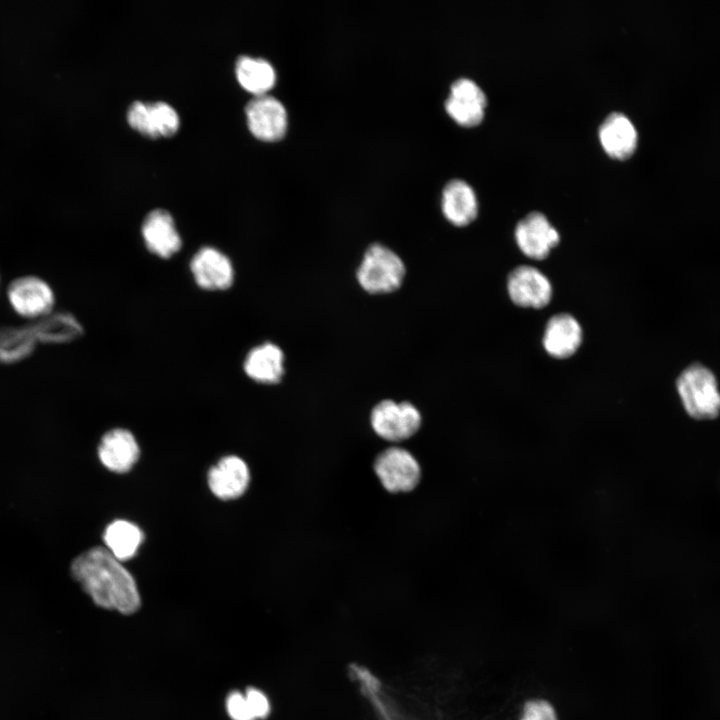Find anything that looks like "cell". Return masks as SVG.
<instances>
[{
  "label": "cell",
  "mask_w": 720,
  "mask_h": 720,
  "mask_svg": "<svg viewBox=\"0 0 720 720\" xmlns=\"http://www.w3.org/2000/svg\"><path fill=\"white\" fill-rule=\"evenodd\" d=\"M71 572L96 605L123 614L139 609L141 600L134 578L106 547L80 554Z\"/></svg>",
  "instance_id": "cell-1"
},
{
  "label": "cell",
  "mask_w": 720,
  "mask_h": 720,
  "mask_svg": "<svg viewBox=\"0 0 720 720\" xmlns=\"http://www.w3.org/2000/svg\"><path fill=\"white\" fill-rule=\"evenodd\" d=\"M355 276L365 292L372 295L391 294L403 285L406 266L392 248L375 242L365 249Z\"/></svg>",
  "instance_id": "cell-2"
},
{
  "label": "cell",
  "mask_w": 720,
  "mask_h": 720,
  "mask_svg": "<svg viewBox=\"0 0 720 720\" xmlns=\"http://www.w3.org/2000/svg\"><path fill=\"white\" fill-rule=\"evenodd\" d=\"M676 389L686 413L698 420L720 413V390L715 374L700 363L686 367L676 380Z\"/></svg>",
  "instance_id": "cell-3"
},
{
  "label": "cell",
  "mask_w": 720,
  "mask_h": 720,
  "mask_svg": "<svg viewBox=\"0 0 720 720\" xmlns=\"http://www.w3.org/2000/svg\"><path fill=\"white\" fill-rule=\"evenodd\" d=\"M370 422L375 433L388 441H402L413 436L421 426L419 410L408 401L385 399L371 411Z\"/></svg>",
  "instance_id": "cell-4"
},
{
  "label": "cell",
  "mask_w": 720,
  "mask_h": 720,
  "mask_svg": "<svg viewBox=\"0 0 720 720\" xmlns=\"http://www.w3.org/2000/svg\"><path fill=\"white\" fill-rule=\"evenodd\" d=\"M375 473L390 492H408L416 487L421 470L417 460L407 450L391 447L378 455Z\"/></svg>",
  "instance_id": "cell-5"
},
{
  "label": "cell",
  "mask_w": 720,
  "mask_h": 720,
  "mask_svg": "<svg viewBox=\"0 0 720 720\" xmlns=\"http://www.w3.org/2000/svg\"><path fill=\"white\" fill-rule=\"evenodd\" d=\"M7 296L14 311L26 318L48 314L55 302L48 283L32 275L13 280L8 286Z\"/></svg>",
  "instance_id": "cell-6"
},
{
  "label": "cell",
  "mask_w": 720,
  "mask_h": 720,
  "mask_svg": "<svg viewBox=\"0 0 720 720\" xmlns=\"http://www.w3.org/2000/svg\"><path fill=\"white\" fill-rule=\"evenodd\" d=\"M247 123L253 135L264 141L281 139L287 130L283 104L267 94L255 95L246 105Z\"/></svg>",
  "instance_id": "cell-7"
},
{
  "label": "cell",
  "mask_w": 720,
  "mask_h": 720,
  "mask_svg": "<svg viewBox=\"0 0 720 720\" xmlns=\"http://www.w3.org/2000/svg\"><path fill=\"white\" fill-rule=\"evenodd\" d=\"M515 240L519 249L529 258H546L560 242L558 231L547 217L538 211L524 216L515 227Z\"/></svg>",
  "instance_id": "cell-8"
},
{
  "label": "cell",
  "mask_w": 720,
  "mask_h": 720,
  "mask_svg": "<svg viewBox=\"0 0 720 720\" xmlns=\"http://www.w3.org/2000/svg\"><path fill=\"white\" fill-rule=\"evenodd\" d=\"M507 290L516 305L532 308L546 306L553 293L549 279L540 270L528 265L517 266L509 273Z\"/></svg>",
  "instance_id": "cell-9"
},
{
  "label": "cell",
  "mask_w": 720,
  "mask_h": 720,
  "mask_svg": "<svg viewBox=\"0 0 720 720\" xmlns=\"http://www.w3.org/2000/svg\"><path fill=\"white\" fill-rule=\"evenodd\" d=\"M190 270L196 284L205 290H225L234 281L231 260L214 247L200 248L191 259Z\"/></svg>",
  "instance_id": "cell-10"
},
{
  "label": "cell",
  "mask_w": 720,
  "mask_h": 720,
  "mask_svg": "<svg viewBox=\"0 0 720 720\" xmlns=\"http://www.w3.org/2000/svg\"><path fill=\"white\" fill-rule=\"evenodd\" d=\"M487 98L480 86L471 79L455 80L445 101L447 113L460 125L474 126L484 117Z\"/></svg>",
  "instance_id": "cell-11"
},
{
  "label": "cell",
  "mask_w": 720,
  "mask_h": 720,
  "mask_svg": "<svg viewBox=\"0 0 720 720\" xmlns=\"http://www.w3.org/2000/svg\"><path fill=\"white\" fill-rule=\"evenodd\" d=\"M129 124L148 137L171 136L179 126V116L169 104L158 102H133L127 112Z\"/></svg>",
  "instance_id": "cell-12"
},
{
  "label": "cell",
  "mask_w": 720,
  "mask_h": 720,
  "mask_svg": "<svg viewBox=\"0 0 720 720\" xmlns=\"http://www.w3.org/2000/svg\"><path fill=\"white\" fill-rule=\"evenodd\" d=\"M141 233L146 248L160 258H170L182 247L173 217L164 209H155L146 215Z\"/></svg>",
  "instance_id": "cell-13"
},
{
  "label": "cell",
  "mask_w": 720,
  "mask_h": 720,
  "mask_svg": "<svg viewBox=\"0 0 720 720\" xmlns=\"http://www.w3.org/2000/svg\"><path fill=\"white\" fill-rule=\"evenodd\" d=\"M582 337V328L576 318L568 313H558L545 326L543 346L552 357L565 359L577 351Z\"/></svg>",
  "instance_id": "cell-14"
},
{
  "label": "cell",
  "mask_w": 720,
  "mask_h": 720,
  "mask_svg": "<svg viewBox=\"0 0 720 720\" xmlns=\"http://www.w3.org/2000/svg\"><path fill=\"white\" fill-rule=\"evenodd\" d=\"M285 355L273 342H264L247 353L243 369L246 375L260 384L280 383L285 375Z\"/></svg>",
  "instance_id": "cell-15"
},
{
  "label": "cell",
  "mask_w": 720,
  "mask_h": 720,
  "mask_svg": "<svg viewBox=\"0 0 720 720\" xmlns=\"http://www.w3.org/2000/svg\"><path fill=\"white\" fill-rule=\"evenodd\" d=\"M604 151L616 159L629 158L635 151L638 134L632 121L621 112H612L599 127Z\"/></svg>",
  "instance_id": "cell-16"
},
{
  "label": "cell",
  "mask_w": 720,
  "mask_h": 720,
  "mask_svg": "<svg viewBox=\"0 0 720 720\" xmlns=\"http://www.w3.org/2000/svg\"><path fill=\"white\" fill-rule=\"evenodd\" d=\"M249 479L246 463L237 456L222 458L208 473L211 491L223 500L241 496L248 487Z\"/></svg>",
  "instance_id": "cell-17"
},
{
  "label": "cell",
  "mask_w": 720,
  "mask_h": 720,
  "mask_svg": "<svg viewBox=\"0 0 720 720\" xmlns=\"http://www.w3.org/2000/svg\"><path fill=\"white\" fill-rule=\"evenodd\" d=\"M98 455L107 469L124 473L136 463L139 457V446L130 431L117 428L108 431L102 437Z\"/></svg>",
  "instance_id": "cell-18"
},
{
  "label": "cell",
  "mask_w": 720,
  "mask_h": 720,
  "mask_svg": "<svg viewBox=\"0 0 720 720\" xmlns=\"http://www.w3.org/2000/svg\"><path fill=\"white\" fill-rule=\"evenodd\" d=\"M441 208L445 218L453 225L470 224L478 214V202L473 188L464 180H450L442 191Z\"/></svg>",
  "instance_id": "cell-19"
},
{
  "label": "cell",
  "mask_w": 720,
  "mask_h": 720,
  "mask_svg": "<svg viewBox=\"0 0 720 720\" xmlns=\"http://www.w3.org/2000/svg\"><path fill=\"white\" fill-rule=\"evenodd\" d=\"M235 73L242 87L255 95L265 94L276 80L275 70L267 60L246 55L237 59Z\"/></svg>",
  "instance_id": "cell-20"
},
{
  "label": "cell",
  "mask_w": 720,
  "mask_h": 720,
  "mask_svg": "<svg viewBox=\"0 0 720 720\" xmlns=\"http://www.w3.org/2000/svg\"><path fill=\"white\" fill-rule=\"evenodd\" d=\"M143 533L135 524L116 520L109 524L103 534L106 548L119 561L132 558L143 541Z\"/></svg>",
  "instance_id": "cell-21"
},
{
  "label": "cell",
  "mask_w": 720,
  "mask_h": 720,
  "mask_svg": "<svg viewBox=\"0 0 720 720\" xmlns=\"http://www.w3.org/2000/svg\"><path fill=\"white\" fill-rule=\"evenodd\" d=\"M520 720H558L553 706L542 699L528 701Z\"/></svg>",
  "instance_id": "cell-22"
},
{
  "label": "cell",
  "mask_w": 720,
  "mask_h": 720,
  "mask_svg": "<svg viewBox=\"0 0 720 720\" xmlns=\"http://www.w3.org/2000/svg\"><path fill=\"white\" fill-rule=\"evenodd\" d=\"M227 712L232 720H254L245 695L239 692L231 693L226 701Z\"/></svg>",
  "instance_id": "cell-23"
},
{
  "label": "cell",
  "mask_w": 720,
  "mask_h": 720,
  "mask_svg": "<svg viewBox=\"0 0 720 720\" xmlns=\"http://www.w3.org/2000/svg\"><path fill=\"white\" fill-rule=\"evenodd\" d=\"M245 697L255 718H262L266 716L269 710V705L266 697L260 691L256 689H248Z\"/></svg>",
  "instance_id": "cell-24"
}]
</instances>
